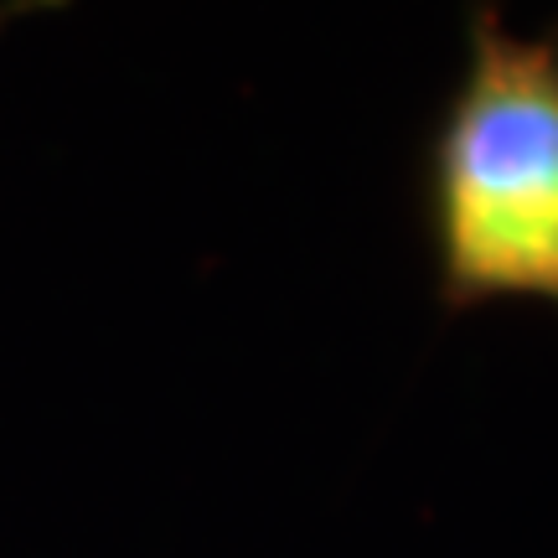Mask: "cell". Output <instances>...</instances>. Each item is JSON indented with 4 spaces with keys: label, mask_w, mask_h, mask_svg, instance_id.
I'll return each mask as SVG.
<instances>
[{
    "label": "cell",
    "mask_w": 558,
    "mask_h": 558,
    "mask_svg": "<svg viewBox=\"0 0 558 558\" xmlns=\"http://www.w3.org/2000/svg\"><path fill=\"white\" fill-rule=\"evenodd\" d=\"M37 11H52V5H37V0H0V37H5L21 16H37Z\"/></svg>",
    "instance_id": "cell-2"
},
{
    "label": "cell",
    "mask_w": 558,
    "mask_h": 558,
    "mask_svg": "<svg viewBox=\"0 0 558 558\" xmlns=\"http://www.w3.org/2000/svg\"><path fill=\"white\" fill-rule=\"evenodd\" d=\"M418 228L439 316H558V16L518 32L465 11V62L418 145Z\"/></svg>",
    "instance_id": "cell-1"
}]
</instances>
